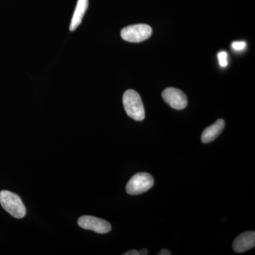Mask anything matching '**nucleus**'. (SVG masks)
I'll list each match as a JSON object with an SVG mask.
<instances>
[{
  "mask_svg": "<svg viewBox=\"0 0 255 255\" xmlns=\"http://www.w3.org/2000/svg\"><path fill=\"white\" fill-rule=\"evenodd\" d=\"M225 128V121L223 119H219L213 125L206 128L201 135V141L204 143H209L214 141L220 134L222 132Z\"/></svg>",
  "mask_w": 255,
  "mask_h": 255,
  "instance_id": "nucleus-8",
  "label": "nucleus"
},
{
  "mask_svg": "<svg viewBox=\"0 0 255 255\" xmlns=\"http://www.w3.org/2000/svg\"><path fill=\"white\" fill-rule=\"evenodd\" d=\"M152 33V28L150 26L140 23L123 28L121 32V36L125 41L131 43H140L150 38Z\"/></svg>",
  "mask_w": 255,
  "mask_h": 255,
  "instance_id": "nucleus-4",
  "label": "nucleus"
},
{
  "mask_svg": "<svg viewBox=\"0 0 255 255\" xmlns=\"http://www.w3.org/2000/svg\"><path fill=\"white\" fill-rule=\"evenodd\" d=\"M232 47L235 50L241 51L246 48V43L244 41H235L232 43Z\"/></svg>",
  "mask_w": 255,
  "mask_h": 255,
  "instance_id": "nucleus-11",
  "label": "nucleus"
},
{
  "mask_svg": "<svg viewBox=\"0 0 255 255\" xmlns=\"http://www.w3.org/2000/svg\"><path fill=\"white\" fill-rule=\"evenodd\" d=\"M171 253L167 250H162L158 253V255H170Z\"/></svg>",
  "mask_w": 255,
  "mask_h": 255,
  "instance_id": "nucleus-13",
  "label": "nucleus"
},
{
  "mask_svg": "<svg viewBox=\"0 0 255 255\" xmlns=\"http://www.w3.org/2000/svg\"><path fill=\"white\" fill-rule=\"evenodd\" d=\"M154 185V179L150 174L140 172L130 178L127 184V192L130 195L141 194Z\"/></svg>",
  "mask_w": 255,
  "mask_h": 255,
  "instance_id": "nucleus-3",
  "label": "nucleus"
},
{
  "mask_svg": "<svg viewBox=\"0 0 255 255\" xmlns=\"http://www.w3.org/2000/svg\"><path fill=\"white\" fill-rule=\"evenodd\" d=\"M124 255H140L139 254V252L135 251V250H132V251H130L127 252V253H124Z\"/></svg>",
  "mask_w": 255,
  "mask_h": 255,
  "instance_id": "nucleus-12",
  "label": "nucleus"
},
{
  "mask_svg": "<svg viewBox=\"0 0 255 255\" xmlns=\"http://www.w3.org/2000/svg\"><path fill=\"white\" fill-rule=\"evenodd\" d=\"M255 246V233L248 231L240 235L233 242V248L238 253H243L249 251Z\"/></svg>",
  "mask_w": 255,
  "mask_h": 255,
  "instance_id": "nucleus-7",
  "label": "nucleus"
},
{
  "mask_svg": "<svg viewBox=\"0 0 255 255\" xmlns=\"http://www.w3.org/2000/svg\"><path fill=\"white\" fill-rule=\"evenodd\" d=\"M220 65L223 68L228 65V53L226 51L220 52L218 54Z\"/></svg>",
  "mask_w": 255,
  "mask_h": 255,
  "instance_id": "nucleus-10",
  "label": "nucleus"
},
{
  "mask_svg": "<svg viewBox=\"0 0 255 255\" xmlns=\"http://www.w3.org/2000/svg\"><path fill=\"white\" fill-rule=\"evenodd\" d=\"M0 204L6 212L15 219H23L26 216V208L21 198L11 191H0Z\"/></svg>",
  "mask_w": 255,
  "mask_h": 255,
  "instance_id": "nucleus-1",
  "label": "nucleus"
},
{
  "mask_svg": "<svg viewBox=\"0 0 255 255\" xmlns=\"http://www.w3.org/2000/svg\"><path fill=\"white\" fill-rule=\"evenodd\" d=\"M78 226L83 229L95 231L100 234L110 233L112 226L105 220L91 216H81L78 221Z\"/></svg>",
  "mask_w": 255,
  "mask_h": 255,
  "instance_id": "nucleus-5",
  "label": "nucleus"
},
{
  "mask_svg": "<svg viewBox=\"0 0 255 255\" xmlns=\"http://www.w3.org/2000/svg\"><path fill=\"white\" fill-rule=\"evenodd\" d=\"M88 0H78L76 8H75V11H74L71 23H70V31H75L80 26V23H82V18L85 16V12H86L87 8H88Z\"/></svg>",
  "mask_w": 255,
  "mask_h": 255,
  "instance_id": "nucleus-9",
  "label": "nucleus"
},
{
  "mask_svg": "<svg viewBox=\"0 0 255 255\" xmlns=\"http://www.w3.org/2000/svg\"><path fill=\"white\" fill-rule=\"evenodd\" d=\"M162 96L164 102L174 110H184L187 106V95L182 90L173 87H169L164 90Z\"/></svg>",
  "mask_w": 255,
  "mask_h": 255,
  "instance_id": "nucleus-6",
  "label": "nucleus"
},
{
  "mask_svg": "<svg viewBox=\"0 0 255 255\" xmlns=\"http://www.w3.org/2000/svg\"><path fill=\"white\" fill-rule=\"evenodd\" d=\"M139 254L140 255H147L148 254V252L146 249H142L141 251L139 252Z\"/></svg>",
  "mask_w": 255,
  "mask_h": 255,
  "instance_id": "nucleus-14",
  "label": "nucleus"
},
{
  "mask_svg": "<svg viewBox=\"0 0 255 255\" xmlns=\"http://www.w3.org/2000/svg\"><path fill=\"white\" fill-rule=\"evenodd\" d=\"M124 109L127 115L137 122L145 119V109L140 96L135 90H128L123 97Z\"/></svg>",
  "mask_w": 255,
  "mask_h": 255,
  "instance_id": "nucleus-2",
  "label": "nucleus"
}]
</instances>
